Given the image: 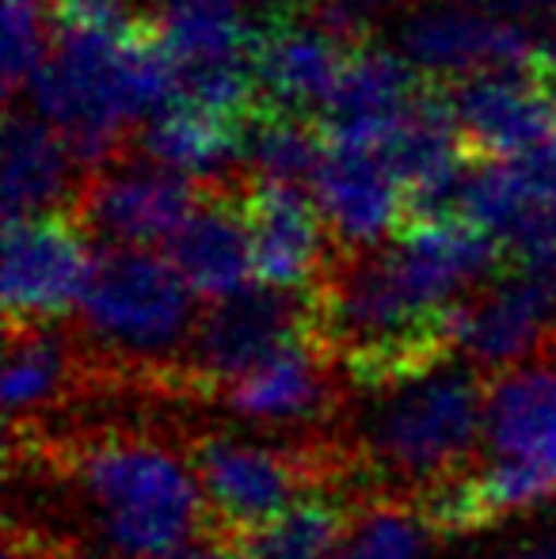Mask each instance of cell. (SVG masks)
<instances>
[{
    "label": "cell",
    "instance_id": "1",
    "mask_svg": "<svg viewBox=\"0 0 556 559\" xmlns=\"http://www.w3.org/2000/svg\"><path fill=\"white\" fill-rule=\"evenodd\" d=\"M4 464L12 476L69 487L107 559H164L217 540L179 438L119 423L4 430Z\"/></svg>",
    "mask_w": 556,
    "mask_h": 559
},
{
    "label": "cell",
    "instance_id": "2",
    "mask_svg": "<svg viewBox=\"0 0 556 559\" xmlns=\"http://www.w3.org/2000/svg\"><path fill=\"white\" fill-rule=\"evenodd\" d=\"M54 43L27 84L35 115L69 141L84 171L107 168L176 92L153 15L122 0H58Z\"/></svg>",
    "mask_w": 556,
    "mask_h": 559
},
{
    "label": "cell",
    "instance_id": "3",
    "mask_svg": "<svg viewBox=\"0 0 556 559\" xmlns=\"http://www.w3.org/2000/svg\"><path fill=\"white\" fill-rule=\"evenodd\" d=\"M492 373L450 358L412 381L355 392L343 438L355 456V499L419 502L484 461Z\"/></svg>",
    "mask_w": 556,
    "mask_h": 559
},
{
    "label": "cell",
    "instance_id": "4",
    "mask_svg": "<svg viewBox=\"0 0 556 559\" xmlns=\"http://www.w3.org/2000/svg\"><path fill=\"white\" fill-rule=\"evenodd\" d=\"M305 335H324L312 289H279L260 282L222 301H206L187 354L191 404H210L217 389L268 366Z\"/></svg>",
    "mask_w": 556,
    "mask_h": 559
},
{
    "label": "cell",
    "instance_id": "5",
    "mask_svg": "<svg viewBox=\"0 0 556 559\" xmlns=\"http://www.w3.org/2000/svg\"><path fill=\"white\" fill-rule=\"evenodd\" d=\"M458 350L484 373L556 361V263L511 259L458 305Z\"/></svg>",
    "mask_w": 556,
    "mask_h": 559
},
{
    "label": "cell",
    "instance_id": "6",
    "mask_svg": "<svg viewBox=\"0 0 556 559\" xmlns=\"http://www.w3.org/2000/svg\"><path fill=\"white\" fill-rule=\"evenodd\" d=\"M73 210L4 222V328H54L76 312L99 251Z\"/></svg>",
    "mask_w": 556,
    "mask_h": 559
},
{
    "label": "cell",
    "instance_id": "7",
    "mask_svg": "<svg viewBox=\"0 0 556 559\" xmlns=\"http://www.w3.org/2000/svg\"><path fill=\"white\" fill-rule=\"evenodd\" d=\"M355 43L358 31L324 8H275L252 38V69L263 107L320 118Z\"/></svg>",
    "mask_w": 556,
    "mask_h": 559
},
{
    "label": "cell",
    "instance_id": "8",
    "mask_svg": "<svg viewBox=\"0 0 556 559\" xmlns=\"http://www.w3.org/2000/svg\"><path fill=\"white\" fill-rule=\"evenodd\" d=\"M202 183L153 160H115L84 176L73 217L96 243L168 248L199 206Z\"/></svg>",
    "mask_w": 556,
    "mask_h": 559
},
{
    "label": "cell",
    "instance_id": "9",
    "mask_svg": "<svg viewBox=\"0 0 556 559\" xmlns=\"http://www.w3.org/2000/svg\"><path fill=\"white\" fill-rule=\"evenodd\" d=\"M542 46L534 31L504 20L481 0H430L401 23V53L438 84L461 81L481 69L534 61Z\"/></svg>",
    "mask_w": 556,
    "mask_h": 559
},
{
    "label": "cell",
    "instance_id": "10",
    "mask_svg": "<svg viewBox=\"0 0 556 559\" xmlns=\"http://www.w3.org/2000/svg\"><path fill=\"white\" fill-rule=\"evenodd\" d=\"M312 199L335 251H363L393 240L409 225V191L386 148L324 138V160L312 176Z\"/></svg>",
    "mask_w": 556,
    "mask_h": 559
},
{
    "label": "cell",
    "instance_id": "11",
    "mask_svg": "<svg viewBox=\"0 0 556 559\" xmlns=\"http://www.w3.org/2000/svg\"><path fill=\"white\" fill-rule=\"evenodd\" d=\"M442 96L473 160L519 156L556 133V111L534 61L481 69L442 84Z\"/></svg>",
    "mask_w": 556,
    "mask_h": 559
},
{
    "label": "cell",
    "instance_id": "12",
    "mask_svg": "<svg viewBox=\"0 0 556 559\" xmlns=\"http://www.w3.org/2000/svg\"><path fill=\"white\" fill-rule=\"evenodd\" d=\"M245 187V168L229 171L222 179H206L194 214L164 248V255L176 263V271L184 274L187 286L202 301L233 297L248 289V282L256 278V243Z\"/></svg>",
    "mask_w": 556,
    "mask_h": 559
},
{
    "label": "cell",
    "instance_id": "13",
    "mask_svg": "<svg viewBox=\"0 0 556 559\" xmlns=\"http://www.w3.org/2000/svg\"><path fill=\"white\" fill-rule=\"evenodd\" d=\"M245 202L256 243V282L279 289L317 286L340 251L328 236L312 191L248 171Z\"/></svg>",
    "mask_w": 556,
    "mask_h": 559
},
{
    "label": "cell",
    "instance_id": "14",
    "mask_svg": "<svg viewBox=\"0 0 556 559\" xmlns=\"http://www.w3.org/2000/svg\"><path fill=\"white\" fill-rule=\"evenodd\" d=\"M252 126L233 115H222L187 96H171L145 126L138 130L134 145L145 160L191 176L199 183L222 179L245 168V145Z\"/></svg>",
    "mask_w": 556,
    "mask_h": 559
},
{
    "label": "cell",
    "instance_id": "15",
    "mask_svg": "<svg viewBox=\"0 0 556 559\" xmlns=\"http://www.w3.org/2000/svg\"><path fill=\"white\" fill-rule=\"evenodd\" d=\"M84 176L69 141L43 115L12 111L4 122V222L73 210Z\"/></svg>",
    "mask_w": 556,
    "mask_h": 559
},
{
    "label": "cell",
    "instance_id": "16",
    "mask_svg": "<svg viewBox=\"0 0 556 559\" xmlns=\"http://www.w3.org/2000/svg\"><path fill=\"white\" fill-rule=\"evenodd\" d=\"M153 27L176 69V81L252 61L256 31L245 23L240 0H161Z\"/></svg>",
    "mask_w": 556,
    "mask_h": 559
},
{
    "label": "cell",
    "instance_id": "17",
    "mask_svg": "<svg viewBox=\"0 0 556 559\" xmlns=\"http://www.w3.org/2000/svg\"><path fill=\"white\" fill-rule=\"evenodd\" d=\"M355 518V495L312 491L233 540V552L240 559H340Z\"/></svg>",
    "mask_w": 556,
    "mask_h": 559
},
{
    "label": "cell",
    "instance_id": "18",
    "mask_svg": "<svg viewBox=\"0 0 556 559\" xmlns=\"http://www.w3.org/2000/svg\"><path fill=\"white\" fill-rule=\"evenodd\" d=\"M556 445V361L492 377L484 456H527Z\"/></svg>",
    "mask_w": 556,
    "mask_h": 559
},
{
    "label": "cell",
    "instance_id": "19",
    "mask_svg": "<svg viewBox=\"0 0 556 559\" xmlns=\"http://www.w3.org/2000/svg\"><path fill=\"white\" fill-rule=\"evenodd\" d=\"M320 160H324V130L317 118L263 107L248 130L245 168L260 179L312 187Z\"/></svg>",
    "mask_w": 556,
    "mask_h": 559
},
{
    "label": "cell",
    "instance_id": "20",
    "mask_svg": "<svg viewBox=\"0 0 556 559\" xmlns=\"http://www.w3.org/2000/svg\"><path fill=\"white\" fill-rule=\"evenodd\" d=\"M438 537L409 499H358V518L340 559H419Z\"/></svg>",
    "mask_w": 556,
    "mask_h": 559
},
{
    "label": "cell",
    "instance_id": "21",
    "mask_svg": "<svg viewBox=\"0 0 556 559\" xmlns=\"http://www.w3.org/2000/svg\"><path fill=\"white\" fill-rule=\"evenodd\" d=\"M54 43V15H46L43 0H4L0 8V69L4 88L20 92L43 69Z\"/></svg>",
    "mask_w": 556,
    "mask_h": 559
},
{
    "label": "cell",
    "instance_id": "22",
    "mask_svg": "<svg viewBox=\"0 0 556 559\" xmlns=\"http://www.w3.org/2000/svg\"><path fill=\"white\" fill-rule=\"evenodd\" d=\"M4 559H84V545L76 537L38 522H4Z\"/></svg>",
    "mask_w": 556,
    "mask_h": 559
},
{
    "label": "cell",
    "instance_id": "23",
    "mask_svg": "<svg viewBox=\"0 0 556 559\" xmlns=\"http://www.w3.org/2000/svg\"><path fill=\"white\" fill-rule=\"evenodd\" d=\"M401 0H320V8H324L328 15H335L340 23H347L351 31H358L366 20H374V15L389 12V8H397Z\"/></svg>",
    "mask_w": 556,
    "mask_h": 559
},
{
    "label": "cell",
    "instance_id": "24",
    "mask_svg": "<svg viewBox=\"0 0 556 559\" xmlns=\"http://www.w3.org/2000/svg\"><path fill=\"white\" fill-rule=\"evenodd\" d=\"M164 559H240L229 545H217V540H199V545H187L179 552L164 556Z\"/></svg>",
    "mask_w": 556,
    "mask_h": 559
},
{
    "label": "cell",
    "instance_id": "25",
    "mask_svg": "<svg viewBox=\"0 0 556 559\" xmlns=\"http://www.w3.org/2000/svg\"><path fill=\"white\" fill-rule=\"evenodd\" d=\"M534 66H537V73H542V84H545V92H549V104H553V111H556V43H549V46H542V50H537Z\"/></svg>",
    "mask_w": 556,
    "mask_h": 559
},
{
    "label": "cell",
    "instance_id": "26",
    "mask_svg": "<svg viewBox=\"0 0 556 559\" xmlns=\"http://www.w3.org/2000/svg\"><path fill=\"white\" fill-rule=\"evenodd\" d=\"M519 559H556V552H530V556H519Z\"/></svg>",
    "mask_w": 556,
    "mask_h": 559
},
{
    "label": "cell",
    "instance_id": "27",
    "mask_svg": "<svg viewBox=\"0 0 556 559\" xmlns=\"http://www.w3.org/2000/svg\"><path fill=\"white\" fill-rule=\"evenodd\" d=\"M252 4H268V8H279V4H286V0H252Z\"/></svg>",
    "mask_w": 556,
    "mask_h": 559
}]
</instances>
